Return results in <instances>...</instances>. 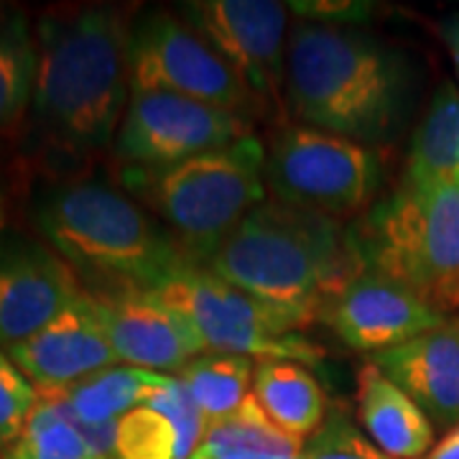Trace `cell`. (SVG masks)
Here are the masks:
<instances>
[{
    "mask_svg": "<svg viewBox=\"0 0 459 459\" xmlns=\"http://www.w3.org/2000/svg\"><path fill=\"white\" fill-rule=\"evenodd\" d=\"M166 377V373H153L133 365H113L69 388H62V394L84 424H108L133 409L146 406L148 398L164 385Z\"/></svg>",
    "mask_w": 459,
    "mask_h": 459,
    "instance_id": "obj_21",
    "label": "cell"
},
{
    "mask_svg": "<svg viewBox=\"0 0 459 459\" xmlns=\"http://www.w3.org/2000/svg\"><path fill=\"white\" fill-rule=\"evenodd\" d=\"M3 459H105L90 444L84 421L66 403L62 391H39L21 439L5 446Z\"/></svg>",
    "mask_w": 459,
    "mask_h": 459,
    "instance_id": "obj_22",
    "label": "cell"
},
{
    "mask_svg": "<svg viewBox=\"0 0 459 459\" xmlns=\"http://www.w3.org/2000/svg\"><path fill=\"white\" fill-rule=\"evenodd\" d=\"M36 41L23 13L0 18V138L18 126L31 105Z\"/></svg>",
    "mask_w": 459,
    "mask_h": 459,
    "instance_id": "obj_24",
    "label": "cell"
},
{
    "mask_svg": "<svg viewBox=\"0 0 459 459\" xmlns=\"http://www.w3.org/2000/svg\"><path fill=\"white\" fill-rule=\"evenodd\" d=\"M131 92H169L238 115L265 120L253 92L179 13L156 11L133 23Z\"/></svg>",
    "mask_w": 459,
    "mask_h": 459,
    "instance_id": "obj_9",
    "label": "cell"
},
{
    "mask_svg": "<svg viewBox=\"0 0 459 459\" xmlns=\"http://www.w3.org/2000/svg\"><path fill=\"white\" fill-rule=\"evenodd\" d=\"M373 362L421 406L431 424L459 427V316L373 355Z\"/></svg>",
    "mask_w": 459,
    "mask_h": 459,
    "instance_id": "obj_16",
    "label": "cell"
},
{
    "mask_svg": "<svg viewBox=\"0 0 459 459\" xmlns=\"http://www.w3.org/2000/svg\"><path fill=\"white\" fill-rule=\"evenodd\" d=\"M253 373L255 362L250 358L204 352L186 362L174 377L192 395L202 416L207 421H217L232 413L253 394Z\"/></svg>",
    "mask_w": 459,
    "mask_h": 459,
    "instance_id": "obj_23",
    "label": "cell"
},
{
    "mask_svg": "<svg viewBox=\"0 0 459 459\" xmlns=\"http://www.w3.org/2000/svg\"><path fill=\"white\" fill-rule=\"evenodd\" d=\"M421 459H459V427H452Z\"/></svg>",
    "mask_w": 459,
    "mask_h": 459,
    "instance_id": "obj_30",
    "label": "cell"
},
{
    "mask_svg": "<svg viewBox=\"0 0 459 459\" xmlns=\"http://www.w3.org/2000/svg\"><path fill=\"white\" fill-rule=\"evenodd\" d=\"M156 294L171 304L197 332L204 352L240 355L250 360H291L307 368L325 360V347L301 334L312 316L263 301L207 268H186Z\"/></svg>",
    "mask_w": 459,
    "mask_h": 459,
    "instance_id": "obj_7",
    "label": "cell"
},
{
    "mask_svg": "<svg viewBox=\"0 0 459 459\" xmlns=\"http://www.w3.org/2000/svg\"><path fill=\"white\" fill-rule=\"evenodd\" d=\"M179 16L212 47L258 100L265 120L289 123V3L276 0H189Z\"/></svg>",
    "mask_w": 459,
    "mask_h": 459,
    "instance_id": "obj_10",
    "label": "cell"
},
{
    "mask_svg": "<svg viewBox=\"0 0 459 459\" xmlns=\"http://www.w3.org/2000/svg\"><path fill=\"white\" fill-rule=\"evenodd\" d=\"M253 135V123L169 92H131L115 159L123 169H166Z\"/></svg>",
    "mask_w": 459,
    "mask_h": 459,
    "instance_id": "obj_11",
    "label": "cell"
},
{
    "mask_svg": "<svg viewBox=\"0 0 459 459\" xmlns=\"http://www.w3.org/2000/svg\"><path fill=\"white\" fill-rule=\"evenodd\" d=\"M406 77L401 54L358 26H291L286 105L301 126L370 148L383 143L401 123Z\"/></svg>",
    "mask_w": 459,
    "mask_h": 459,
    "instance_id": "obj_3",
    "label": "cell"
},
{
    "mask_svg": "<svg viewBox=\"0 0 459 459\" xmlns=\"http://www.w3.org/2000/svg\"><path fill=\"white\" fill-rule=\"evenodd\" d=\"M358 240L370 268L446 316L459 312V181H401Z\"/></svg>",
    "mask_w": 459,
    "mask_h": 459,
    "instance_id": "obj_6",
    "label": "cell"
},
{
    "mask_svg": "<svg viewBox=\"0 0 459 459\" xmlns=\"http://www.w3.org/2000/svg\"><path fill=\"white\" fill-rule=\"evenodd\" d=\"M131 11L80 5L41 16L36 41L33 133L65 159L115 146L131 100Z\"/></svg>",
    "mask_w": 459,
    "mask_h": 459,
    "instance_id": "obj_1",
    "label": "cell"
},
{
    "mask_svg": "<svg viewBox=\"0 0 459 459\" xmlns=\"http://www.w3.org/2000/svg\"><path fill=\"white\" fill-rule=\"evenodd\" d=\"M82 281L54 250H0V347L23 342L82 294Z\"/></svg>",
    "mask_w": 459,
    "mask_h": 459,
    "instance_id": "obj_15",
    "label": "cell"
},
{
    "mask_svg": "<svg viewBox=\"0 0 459 459\" xmlns=\"http://www.w3.org/2000/svg\"><path fill=\"white\" fill-rule=\"evenodd\" d=\"M304 442L281 431L253 394L238 409L207 421L202 444L189 459H301Z\"/></svg>",
    "mask_w": 459,
    "mask_h": 459,
    "instance_id": "obj_19",
    "label": "cell"
},
{
    "mask_svg": "<svg viewBox=\"0 0 459 459\" xmlns=\"http://www.w3.org/2000/svg\"><path fill=\"white\" fill-rule=\"evenodd\" d=\"M3 350L36 385V391H62L117 365L113 344L84 289L47 327Z\"/></svg>",
    "mask_w": 459,
    "mask_h": 459,
    "instance_id": "obj_14",
    "label": "cell"
},
{
    "mask_svg": "<svg viewBox=\"0 0 459 459\" xmlns=\"http://www.w3.org/2000/svg\"><path fill=\"white\" fill-rule=\"evenodd\" d=\"M253 398L281 431L301 442L314 437L327 419V395L312 370L301 362H255Z\"/></svg>",
    "mask_w": 459,
    "mask_h": 459,
    "instance_id": "obj_18",
    "label": "cell"
},
{
    "mask_svg": "<svg viewBox=\"0 0 459 459\" xmlns=\"http://www.w3.org/2000/svg\"><path fill=\"white\" fill-rule=\"evenodd\" d=\"M301 459H391L370 442L342 406L332 409L325 424L309 437Z\"/></svg>",
    "mask_w": 459,
    "mask_h": 459,
    "instance_id": "obj_26",
    "label": "cell"
},
{
    "mask_svg": "<svg viewBox=\"0 0 459 459\" xmlns=\"http://www.w3.org/2000/svg\"><path fill=\"white\" fill-rule=\"evenodd\" d=\"M358 419L370 442L391 459H421L434 446V424L376 362L358 370Z\"/></svg>",
    "mask_w": 459,
    "mask_h": 459,
    "instance_id": "obj_17",
    "label": "cell"
},
{
    "mask_svg": "<svg viewBox=\"0 0 459 459\" xmlns=\"http://www.w3.org/2000/svg\"><path fill=\"white\" fill-rule=\"evenodd\" d=\"M446 319V314L376 268L362 271L322 314V322L347 347L370 352V358L411 342Z\"/></svg>",
    "mask_w": 459,
    "mask_h": 459,
    "instance_id": "obj_13",
    "label": "cell"
},
{
    "mask_svg": "<svg viewBox=\"0 0 459 459\" xmlns=\"http://www.w3.org/2000/svg\"><path fill=\"white\" fill-rule=\"evenodd\" d=\"M117 362L177 376L186 362L204 355L197 332L156 291L84 289Z\"/></svg>",
    "mask_w": 459,
    "mask_h": 459,
    "instance_id": "obj_12",
    "label": "cell"
},
{
    "mask_svg": "<svg viewBox=\"0 0 459 459\" xmlns=\"http://www.w3.org/2000/svg\"><path fill=\"white\" fill-rule=\"evenodd\" d=\"M5 222V195H3V186H0V228Z\"/></svg>",
    "mask_w": 459,
    "mask_h": 459,
    "instance_id": "obj_31",
    "label": "cell"
},
{
    "mask_svg": "<svg viewBox=\"0 0 459 459\" xmlns=\"http://www.w3.org/2000/svg\"><path fill=\"white\" fill-rule=\"evenodd\" d=\"M115 459H189L179 427L161 411L141 406L115 421Z\"/></svg>",
    "mask_w": 459,
    "mask_h": 459,
    "instance_id": "obj_25",
    "label": "cell"
},
{
    "mask_svg": "<svg viewBox=\"0 0 459 459\" xmlns=\"http://www.w3.org/2000/svg\"><path fill=\"white\" fill-rule=\"evenodd\" d=\"M439 36H442L444 47L449 51V59H452V65H455L459 82V13L444 18L442 26H439Z\"/></svg>",
    "mask_w": 459,
    "mask_h": 459,
    "instance_id": "obj_29",
    "label": "cell"
},
{
    "mask_svg": "<svg viewBox=\"0 0 459 459\" xmlns=\"http://www.w3.org/2000/svg\"><path fill=\"white\" fill-rule=\"evenodd\" d=\"M33 222L90 291H156L192 268L141 202L98 181L54 186L39 199Z\"/></svg>",
    "mask_w": 459,
    "mask_h": 459,
    "instance_id": "obj_4",
    "label": "cell"
},
{
    "mask_svg": "<svg viewBox=\"0 0 459 459\" xmlns=\"http://www.w3.org/2000/svg\"><path fill=\"white\" fill-rule=\"evenodd\" d=\"M36 401V385L5 355V350H0V446H11L21 439Z\"/></svg>",
    "mask_w": 459,
    "mask_h": 459,
    "instance_id": "obj_27",
    "label": "cell"
},
{
    "mask_svg": "<svg viewBox=\"0 0 459 459\" xmlns=\"http://www.w3.org/2000/svg\"><path fill=\"white\" fill-rule=\"evenodd\" d=\"M289 11L301 21L334 23V26H355L373 13L370 3L355 0H312V3H289Z\"/></svg>",
    "mask_w": 459,
    "mask_h": 459,
    "instance_id": "obj_28",
    "label": "cell"
},
{
    "mask_svg": "<svg viewBox=\"0 0 459 459\" xmlns=\"http://www.w3.org/2000/svg\"><path fill=\"white\" fill-rule=\"evenodd\" d=\"M380 159L370 146L301 123H283L265 148L271 197L309 212L344 220L373 207Z\"/></svg>",
    "mask_w": 459,
    "mask_h": 459,
    "instance_id": "obj_8",
    "label": "cell"
},
{
    "mask_svg": "<svg viewBox=\"0 0 459 459\" xmlns=\"http://www.w3.org/2000/svg\"><path fill=\"white\" fill-rule=\"evenodd\" d=\"M403 181H459V87L442 84L411 138Z\"/></svg>",
    "mask_w": 459,
    "mask_h": 459,
    "instance_id": "obj_20",
    "label": "cell"
},
{
    "mask_svg": "<svg viewBox=\"0 0 459 459\" xmlns=\"http://www.w3.org/2000/svg\"><path fill=\"white\" fill-rule=\"evenodd\" d=\"M368 268L358 232L342 220L273 197L247 214L207 263L217 279L314 322Z\"/></svg>",
    "mask_w": 459,
    "mask_h": 459,
    "instance_id": "obj_2",
    "label": "cell"
},
{
    "mask_svg": "<svg viewBox=\"0 0 459 459\" xmlns=\"http://www.w3.org/2000/svg\"><path fill=\"white\" fill-rule=\"evenodd\" d=\"M123 186L174 238L184 258L207 268L217 247L265 202V146L255 135L166 169H123Z\"/></svg>",
    "mask_w": 459,
    "mask_h": 459,
    "instance_id": "obj_5",
    "label": "cell"
}]
</instances>
